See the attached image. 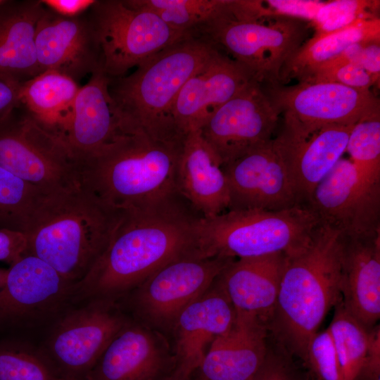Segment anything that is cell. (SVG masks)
<instances>
[{"instance_id": "obj_1", "label": "cell", "mask_w": 380, "mask_h": 380, "mask_svg": "<svg viewBox=\"0 0 380 380\" xmlns=\"http://www.w3.org/2000/svg\"><path fill=\"white\" fill-rule=\"evenodd\" d=\"M201 213L178 191L153 203L123 210L106 250L79 282L75 297L117 300L168 263L198 255Z\"/></svg>"}, {"instance_id": "obj_2", "label": "cell", "mask_w": 380, "mask_h": 380, "mask_svg": "<svg viewBox=\"0 0 380 380\" xmlns=\"http://www.w3.org/2000/svg\"><path fill=\"white\" fill-rule=\"evenodd\" d=\"M122 213L81 184L44 191L23 232L25 254L39 258L75 284L106 250Z\"/></svg>"}, {"instance_id": "obj_3", "label": "cell", "mask_w": 380, "mask_h": 380, "mask_svg": "<svg viewBox=\"0 0 380 380\" xmlns=\"http://www.w3.org/2000/svg\"><path fill=\"white\" fill-rule=\"evenodd\" d=\"M185 137L141 128L121 131L79 163L80 183L121 210L147 205L177 192V172Z\"/></svg>"}, {"instance_id": "obj_4", "label": "cell", "mask_w": 380, "mask_h": 380, "mask_svg": "<svg viewBox=\"0 0 380 380\" xmlns=\"http://www.w3.org/2000/svg\"><path fill=\"white\" fill-rule=\"evenodd\" d=\"M343 239L321 224L309 243L286 255L269 327L283 348L308 364L310 343L341 300Z\"/></svg>"}, {"instance_id": "obj_5", "label": "cell", "mask_w": 380, "mask_h": 380, "mask_svg": "<svg viewBox=\"0 0 380 380\" xmlns=\"http://www.w3.org/2000/svg\"><path fill=\"white\" fill-rule=\"evenodd\" d=\"M208 39L190 33L139 65L129 75L110 78L108 91L122 130L141 128L182 137L171 112L186 82L218 51Z\"/></svg>"}, {"instance_id": "obj_6", "label": "cell", "mask_w": 380, "mask_h": 380, "mask_svg": "<svg viewBox=\"0 0 380 380\" xmlns=\"http://www.w3.org/2000/svg\"><path fill=\"white\" fill-rule=\"evenodd\" d=\"M321 224L306 205L282 210H228L198 222V255L234 259L290 255L309 243Z\"/></svg>"}, {"instance_id": "obj_7", "label": "cell", "mask_w": 380, "mask_h": 380, "mask_svg": "<svg viewBox=\"0 0 380 380\" xmlns=\"http://www.w3.org/2000/svg\"><path fill=\"white\" fill-rule=\"evenodd\" d=\"M227 4L220 14L194 32L248 68L260 84L280 85L281 70L306 42L310 23L275 14L238 20L227 13Z\"/></svg>"}, {"instance_id": "obj_8", "label": "cell", "mask_w": 380, "mask_h": 380, "mask_svg": "<svg viewBox=\"0 0 380 380\" xmlns=\"http://www.w3.org/2000/svg\"><path fill=\"white\" fill-rule=\"evenodd\" d=\"M100 49L101 67L110 78L132 68L190 33L175 30L132 0H99L88 10Z\"/></svg>"}, {"instance_id": "obj_9", "label": "cell", "mask_w": 380, "mask_h": 380, "mask_svg": "<svg viewBox=\"0 0 380 380\" xmlns=\"http://www.w3.org/2000/svg\"><path fill=\"white\" fill-rule=\"evenodd\" d=\"M17 109L0 124V167L46 191L80 185L79 162L63 139Z\"/></svg>"}, {"instance_id": "obj_10", "label": "cell", "mask_w": 380, "mask_h": 380, "mask_svg": "<svg viewBox=\"0 0 380 380\" xmlns=\"http://www.w3.org/2000/svg\"><path fill=\"white\" fill-rule=\"evenodd\" d=\"M279 114L281 133L303 139L329 125H350L380 115L379 100L370 89L329 82H299L291 87H267L265 91Z\"/></svg>"}, {"instance_id": "obj_11", "label": "cell", "mask_w": 380, "mask_h": 380, "mask_svg": "<svg viewBox=\"0 0 380 380\" xmlns=\"http://www.w3.org/2000/svg\"><path fill=\"white\" fill-rule=\"evenodd\" d=\"M234 258L190 255L165 265L129 292L135 320L165 334L181 313L204 294Z\"/></svg>"}, {"instance_id": "obj_12", "label": "cell", "mask_w": 380, "mask_h": 380, "mask_svg": "<svg viewBox=\"0 0 380 380\" xmlns=\"http://www.w3.org/2000/svg\"><path fill=\"white\" fill-rule=\"evenodd\" d=\"M129 321L115 300H89L60 319L42 354L58 378L84 380Z\"/></svg>"}, {"instance_id": "obj_13", "label": "cell", "mask_w": 380, "mask_h": 380, "mask_svg": "<svg viewBox=\"0 0 380 380\" xmlns=\"http://www.w3.org/2000/svg\"><path fill=\"white\" fill-rule=\"evenodd\" d=\"M222 167L229 189L228 210H282L304 205L279 137Z\"/></svg>"}, {"instance_id": "obj_14", "label": "cell", "mask_w": 380, "mask_h": 380, "mask_svg": "<svg viewBox=\"0 0 380 380\" xmlns=\"http://www.w3.org/2000/svg\"><path fill=\"white\" fill-rule=\"evenodd\" d=\"M306 206L322 224L343 236L380 234V184L363 178L349 159L338 160L316 186Z\"/></svg>"}, {"instance_id": "obj_15", "label": "cell", "mask_w": 380, "mask_h": 380, "mask_svg": "<svg viewBox=\"0 0 380 380\" xmlns=\"http://www.w3.org/2000/svg\"><path fill=\"white\" fill-rule=\"evenodd\" d=\"M279 115L262 86L253 80L199 130L222 167L272 139Z\"/></svg>"}, {"instance_id": "obj_16", "label": "cell", "mask_w": 380, "mask_h": 380, "mask_svg": "<svg viewBox=\"0 0 380 380\" xmlns=\"http://www.w3.org/2000/svg\"><path fill=\"white\" fill-rule=\"evenodd\" d=\"M165 336L129 320L109 343L84 380H164L175 369Z\"/></svg>"}, {"instance_id": "obj_17", "label": "cell", "mask_w": 380, "mask_h": 380, "mask_svg": "<svg viewBox=\"0 0 380 380\" xmlns=\"http://www.w3.org/2000/svg\"><path fill=\"white\" fill-rule=\"evenodd\" d=\"M35 47L41 72L54 70L78 82L101 67L99 45L88 11L66 18L45 6L36 27Z\"/></svg>"}, {"instance_id": "obj_18", "label": "cell", "mask_w": 380, "mask_h": 380, "mask_svg": "<svg viewBox=\"0 0 380 380\" xmlns=\"http://www.w3.org/2000/svg\"><path fill=\"white\" fill-rule=\"evenodd\" d=\"M253 80L248 68L219 49L181 89L171 112L174 126L184 135L200 129Z\"/></svg>"}, {"instance_id": "obj_19", "label": "cell", "mask_w": 380, "mask_h": 380, "mask_svg": "<svg viewBox=\"0 0 380 380\" xmlns=\"http://www.w3.org/2000/svg\"><path fill=\"white\" fill-rule=\"evenodd\" d=\"M235 309L217 278L210 289L178 317L174 329L175 369L172 375L195 374L213 341L233 326Z\"/></svg>"}, {"instance_id": "obj_20", "label": "cell", "mask_w": 380, "mask_h": 380, "mask_svg": "<svg viewBox=\"0 0 380 380\" xmlns=\"http://www.w3.org/2000/svg\"><path fill=\"white\" fill-rule=\"evenodd\" d=\"M101 67L80 87L69 116L58 132L79 163L110 143L122 130Z\"/></svg>"}, {"instance_id": "obj_21", "label": "cell", "mask_w": 380, "mask_h": 380, "mask_svg": "<svg viewBox=\"0 0 380 380\" xmlns=\"http://www.w3.org/2000/svg\"><path fill=\"white\" fill-rule=\"evenodd\" d=\"M74 285L43 260L24 254L11 265L0 289V322L51 309L72 294Z\"/></svg>"}, {"instance_id": "obj_22", "label": "cell", "mask_w": 380, "mask_h": 380, "mask_svg": "<svg viewBox=\"0 0 380 380\" xmlns=\"http://www.w3.org/2000/svg\"><path fill=\"white\" fill-rule=\"evenodd\" d=\"M286 255L233 260L217 277L236 314L269 327L272 321Z\"/></svg>"}, {"instance_id": "obj_23", "label": "cell", "mask_w": 380, "mask_h": 380, "mask_svg": "<svg viewBox=\"0 0 380 380\" xmlns=\"http://www.w3.org/2000/svg\"><path fill=\"white\" fill-rule=\"evenodd\" d=\"M268 331L257 320L236 315L231 329L208 349L196 372L198 380H255L269 351Z\"/></svg>"}, {"instance_id": "obj_24", "label": "cell", "mask_w": 380, "mask_h": 380, "mask_svg": "<svg viewBox=\"0 0 380 380\" xmlns=\"http://www.w3.org/2000/svg\"><path fill=\"white\" fill-rule=\"evenodd\" d=\"M342 239L341 300L371 330L380 317V234Z\"/></svg>"}, {"instance_id": "obj_25", "label": "cell", "mask_w": 380, "mask_h": 380, "mask_svg": "<svg viewBox=\"0 0 380 380\" xmlns=\"http://www.w3.org/2000/svg\"><path fill=\"white\" fill-rule=\"evenodd\" d=\"M177 189L204 218L229 209V189L222 165L199 129L186 136L177 168Z\"/></svg>"}, {"instance_id": "obj_26", "label": "cell", "mask_w": 380, "mask_h": 380, "mask_svg": "<svg viewBox=\"0 0 380 380\" xmlns=\"http://www.w3.org/2000/svg\"><path fill=\"white\" fill-rule=\"evenodd\" d=\"M354 125L325 126L300 139L279 134L303 205H306L316 186L341 158Z\"/></svg>"}, {"instance_id": "obj_27", "label": "cell", "mask_w": 380, "mask_h": 380, "mask_svg": "<svg viewBox=\"0 0 380 380\" xmlns=\"http://www.w3.org/2000/svg\"><path fill=\"white\" fill-rule=\"evenodd\" d=\"M44 9L39 0H4L0 5V74L25 82L42 72L35 32Z\"/></svg>"}, {"instance_id": "obj_28", "label": "cell", "mask_w": 380, "mask_h": 380, "mask_svg": "<svg viewBox=\"0 0 380 380\" xmlns=\"http://www.w3.org/2000/svg\"><path fill=\"white\" fill-rule=\"evenodd\" d=\"M376 39H380L379 18L359 20L326 36L311 37L283 66L280 73V85L291 79L304 82L337 58L351 44Z\"/></svg>"}, {"instance_id": "obj_29", "label": "cell", "mask_w": 380, "mask_h": 380, "mask_svg": "<svg viewBox=\"0 0 380 380\" xmlns=\"http://www.w3.org/2000/svg\"><path fill=\"white\" fill-rule=\"evenodd\" d=\"M80 87L71 77L45 70L22 83L20 106L35 120L58 134Z\"/></svg>"}, {"instance_id": "obj_30", "label": "cell", "mask_w": 380, "mask_h": 380, "mask_svg": "<svg viewBox=\"0 0 380 380\" xmlns=\"http://www.w3.org/2000/svg\"><path fill=\"white\" fill-rule=\"evenodd\" d=\"M328 327L333 338L343 380H356L365 368L369 347V331L340 300Z\"/></svg>"}, {"instance_id": "obj_31", "label": "cell", "mask_w": 380, "mask_h": 380, "mask_svg": "<svg viewBox=\"0 0 380 380\" xmlns=\"http://www.w3.org/2000/svg\"><path fill=\"white\" fill-rule=\"evenodd\" d=\"M158 15L171 28L191 33L214 19L228 0H132Z\"/></svg>"}, {"instance_id": "obj_32", "label": "cell", "mask_w": 380, "mask_h": 380, "mask_svg": "<svg viewBox=\"0 0 380 380\" xmlns=\"http://www.w3.org/2000/svg\"><path fill=\"white\" fill-rule=\"evenodd\" d=\"M42 191L0 167V229L24 232Z\"/></svg>"}, {"instance_id": "obj_33", "label": "cell", "mask_w": 380, "mask_h": 380, "mask_svg": "<svg viewBox=\"0 0 380 380\" xmlns=\"http://www.w3.org/2000/svg\"><path fill=\"white\" fill-rule=\"evenodd\" d=\"M346 151L363 178L372 184H380V115L354 125Z\"/></svg>"}, {"instance_id": "obj_34", "label": "cell", "mask_w": 380, "mask_h": 380, "mask_svg": "<svg viewBox=\"0 0 380 380\" xmlns=\"http://www.w3.org/2000/svg\"><path fill=\"white\" fill-rule=\"evenodd\" d=\"M42 353L30 349H0V380H55Z\"/></svg>"}, {"instance_id": "obj_35", "label": "cell", "mask_w": 380, "mask_h": 380, "mask_svg": "<svg viewBox=\"0 0 380 380\" xmlns=\"http://www.w3.org/2000/svg\"><path fill=\"white\" fill-rule=\"evenodd\" d=\"M308 364L322 380H343L338 354L329 329L317 332L308 351Z\"/></svg>"}, {"instance_id": "obj_36", "label": "cell", "mask_w": 380, "mask_h": 380, "mask_svg": "<svg viewBox=\"0 0 380 380\" xmlns=\"http://www.w3.org/2000/svg\"><path fill=\"white\" fill-rule=\"evenodd\" d=\"M379 79V77L369 74L360 66L347 63L317 71L304 82H329L354 89H369Z\"/></svg>"}, {"instance_id": "obj_37", "label": "cell", "mask_w": 380, "mask_h": 380, "mask_svg": "<svg viewBox=\"0 0 380 380\" xmlns=\"http://www.w3.org/2000/svg\"><path fill=\"white\" fill-rule=\"evenodd\" d=\"M379 8V1L367 0H336L324 1L311 23L315 27L324 22L347 14L376 15Z\"/></svg>"}, {"instance_id": "obj_38", "label": "cell", "mask_w": 380, "mask_h": 380, "mask_svg": "<svg viewBox=\"0 0 380 380\" xmlns=\"http://www.w3.org/2000/svg\"><path fill=\"white\" fill-rule=\"evenodd\" d=\"M324 1L317 0H267L264 4L275 15L312 23Z\"/></svg>"}, {"instance_id": "obj_39", "label": "cell", "mask_w": 380, "mask_h": 380, "mask_svg": "<svg viewBox=\"0 0 380 380\" xmlns=\"http://www.w3.org/2000/svg\"><path fill=\"white\" fill-rule=\"evenodd\" d=\"M255 380H302L292 361L268 351L266 360Z\"/></svg>"}, {"instance_id": "obj_40", "label": "cell", "mask_w": 380, "mask_h": 380, "mask_svg": "<svg viewBox=\"0 0 380 380\" xmlns=\"http://www.w3.org/2000/svg\"><path fill=\"white\" fill-rule=\"evenodd\" d=\"M23 82L0 74V124L20 106V91Z\"/></svg>"}, {"instance_id": "obj_41", "label": "cell", "mask_w": 380, "mask_h": 380, "mask_svg": "<svg viewBox=\"0 0 380 380\" xmlns=\"http://www.w3.org/2000/svg\"><path fill=\"white\" fill-rule=\"evenodd\" d=\"M27 239L22 232L0 229V261L11 265L25 253Z\"/></svg>"}, {"instance_id": "obj_42", "label": "cell", "mask_w": 380, "mask_h": 380, "mask_svg": "<svg viewBox=\"0 0 380 380\" xmlns=\"http://www.w3.org/2000/svg\"><path fill=\"white\" fill-rule=\"evenodd\" d=\"M352 63L360 66L372 75L379 77L380 39L365 43Z\"/></svg>"}, {"instance_id": "obj_43", "label": "cell", "mask_w": 380, "mask_h": 380, "mask_svg": "<svg viewBox=\"0 0 380 380\" xmlns=\"http://www.w3.org/2000/svg\"><path fill=\"white\" fill-rule=\"evenodd\" d=\"M53 12L66 18L80 16L86 13L95 0H41Z\"/></svg>"}, {"instance_id": "obj_44", "label": "cell", "mask_w": 380, "mask_h": 380, "mask_svg": "<svg viewBox=\"0 0 380 380\" xmlns=\"http://www.w3.org/2000/svg\"><path fill=\"white\" fill-rule=\"evenodd\" d=\"M7 274H8V269H3L0 267V289L5 284Z\"/></svg>"}, {"instance_id": "obj_45", "label": "cell", "mask_w": 380, "mask_h": 380, "mask_svg": "<svg viewBox=\"0 0 380 380\" xmlns=\"http://www.w3.org/2000/svg\"><path fill=\"white\" fill-rule=\"evenodd\" d=\"M164 380H198V378H197V376H196V373H195V374L194 376H192L191 377H190L189 379H180V378L174 376L172 375H170V376H168L167 378H166Z\"/></svg>"}, {"instance_id": "obj_46", "label": "cell", "mask_w": 380, "mask_h": 380, "mask_svg": "<svg viewBox=\"0 0 380 380\" xmlns=\"http://www.w3.org/2000/svg\"><path fill=\"white\" fill-rule=\"evenodd\" d=\"M55 380H75V379H68V378H56Z\"/></svg>"}, {"instance_id": "obj_47", "label": "cell", "mask_w": 380, "mask_h": 380, "mask_svg": "<svg viewBox=\"0 0 380 380\" xmlns=\"http://www.w3.org/2000/svg\"><path fill=\"white\" fill-rule=\"evenodd\" d=\"M4 0H0V5L4 2Z\"/></svg>"}]
</instances>
